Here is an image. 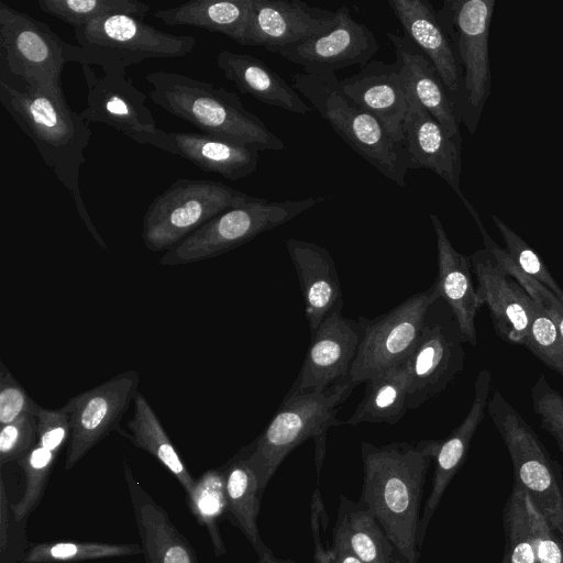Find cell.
<instances>
[{
  "mask_svg": "<svg viewBox=\"0 0 563 563\" xmlns=\"http://www.w3.org/2000/svg\"><path fill=\"white\" fill-rule=\"evenodd\" d=\"M501 563H509V558H508L507 553H505V556H504Z\"/></svg>",
  "mask_w": 563,
  "mask_h": 563,
  "instance_id": "obj_53",
  "label": "cell"
},
{
  "mask_svg": "<svg viewBox=\"0 0 563 563\" xmlns=\"http://www.w3.org/2000/svg\"><path fill=\"white\" fill-rule=\"evenodd\" d=\"M394 563H405V562L399 556H396Z\"/></svg>",
  "mask_w": 563,
  "mask_h": 563,
  "instance_id": "obj_54",
  "label": "cell"
},
{
  "mask_svg": "<svg viewBox=\"0 0 563 563\" xmlns=\"http://www.w3.org/2000/svg\"><path fill=\"white\" fill-rule=\"evenodd\" d=\"M339 24L329 33L266 51L299 65L305 74H331L347 66L364 67L379 49L375 34L357 22L346 5L336 10Z\"/></svg>",
  "mask_w": 563,
  "mask_h": 563,
  "instance_id": "obj_16",
  "label": "cell"
},
{
  "mask_svg": "<svg viewBox=\"0 0 563 563\" xmlns=\"http://www.w3.org/2000/svg\"><path fill=\"white\" fill-rule=\"evenodd\" d=\"M133 402V416L126 424L130 432L119 429L120 432L136 448L146 451L163 464L181 485L185 495H190L196 478L188 471L152 406L141 393Z\"/></svg>",
  "mask_w": 563,
  "mask_h": 563,
  "instance_id": "obj_33",
  "label": "cell"
},
{
  "mask_svg": "<svg viewBox=\"0 0 563 563\" xmlns=\"http://www.w3.org/2000/svg\"><path fill=\"white\" fill-rule=\"evenodd\" d=\"M333 540L350 548L364 563H394L395 548L363 503L340 497Z\"/></svg>",
  "mask_w": 563,
  "mask_h": 563,
  "instance_id": "obj_32",
  "label": "cell"
},
{
  "mask_svg": "<svg viewBox=\"0 0 563 563\" xmlns=\"http://www.w3.org/2000/svg\"><path fill=\"white\" fill-rule=\"evenodd\" d=\"M440 298L429 308L418 342L406 361L407 407L417 409L440 395L464 366L459 325Z\"/></svg>",
  "mask_w": 563,
  "mask_h": 563,
  "instance_id": "obj_13",
  "label": "cell"
},
{
  "mask_svg": "<svg viewBox=\"0 0 563 563\" xmlns=\"http://www.w3.org/2000/svg\"><path fill=\"white\" fill-rule=\"evenodd\" d=\"M286 249L296 268L311 333L342 308V291L330 252L316 243L289 238Z\"/></svg>",
  "mask_w": 563,
  "mask_h": 563,
  "instance_id": "obj_24",
  "label": "cell"
},
{
  "mask_svg": "<svg viewBox=\"0 0 563 563\" xmlns=\"http://www.w3.org/2000/svg\"><path fill=\"white\" fill-rule=\"evenodd\" d=\"M139 374L130 369L65 402L71 424L64 466L66 471L71 470L111 432L119 430L123 416L139 394Z\"/></svg>",
  "mask_w": 563,
  "mask_h": 563,
  "instance_id": "obj_14",
  "label": "cell"
},
{
  "mask_svg": "<svg viewBox=\"0 0 563 563\" xmlns=\"http://www.w3.org/2000/svg\"><path fill=\"white\" fill-rule=\"evenodd\" d=\"M323 200V197L284 201L257 198L228 209L166 251L158 263L174 266L217 257L290 221Z\"/></svg>",
  "mask_w": 563,
  "mask_h": 563,
  "instance_id": "obj_9",
  "label": "cell"
},
{
  "mask_svg": "<svg viewBox=\"0 0 563 563\" xmlns=\"http://www.w3.org/2000/svg\"><path fill=\"white\" fill-rule=\"evenodd\" d=\"M407 410V368L405 362L367 380L364 398L345 423L353 427L361 422L395 424Z\"/></svg>",
  "mask_w": 563,
  "mask_h": 563,
  "instance_id": "obj_34",
  "label": "cell"
},
{
  "mask_svg": "<svg viewBox=\"0 0 563 563\" xmlns=\"http://www.w3.org/2000/svg\"><path fill=\"white\" fill-rule=\"evenodd\" d=\"M223 468L227 498L225 519L245 536L261 556L271 551L264 544L257 526L263 493L256 474L247 462L245 448L231 457Z\"/></svg>",
  "mask_w": 563,
  "mask_h": 563,
  "instance_id": "obj_30",
  "label": "cell"
},
{
  "mask_svg": "<svg viewBox=\"0 0 563 563\" xmlns=\"http://www.w3.org/2000/svg\"><path fill=\"white\" fill-rule=\"evenodd\" d=\"M492 219L505 241L506 252L519 268L547 286L563 302V289L555 282L540 256L504 220L496 214H492Z\"/></svg>",
  "mask_w": 563,
  "mask_h": 563,
  "instance_id": "obj_41",
  "label": "cell"
},
{
  "mask_svg": "<svg viewBox=\"0 0 563 563\" xmlns=\"http://www.w3.org/2000/svg\"><path fill=\"white\" fill-rule=\"evenodd\" d=\"M37 443V420L26 413L13 422L1 426L0 466L19 461Z\"/></svg>",
  "mask_w": 563,
  "mask_h": 563,
  "instance_id": "obj_45",
  "label": "cell"
},
{
  "mask_svg": "<svg viewBox=\"0 0 563 563\" xmlns=\"http://www.w3.org/2000/svg\"><path fill=\"white\" fill-rule=\"evenodd\" d=\"M488 415L511 457L515 485L533 503L550 527L563 538V477L536 431L495 390L487 404Z\"/></svg>",
  "mask_w": 563,
  "mask_h": 563,
  "instance_id": "obj_7",
  "label": "cell"
},
{
  "mask_svg": "<svg viewBox=\"0 0 563 563\" xmlns=\"http://www.w3.org/2000/svg\"><path fill=\"white\" fill-rule=\"evenodd\" d=\"M145 79L153 87L150 98L155 104L201 133L257 151L285 148V143L233 91L174 71H153Z\"/></svg>",
  "mask_w": 563,
  "mask_h": 563,
  "instance_id": "obj_3",
  "label": "cell"
},
{
  "mask_svg": "<svg viewBox=\"0 0 563 563\" xmlns=\"http://www.w3.org/2000/svg\"><path fill=\"white\" fill-rule=\"evenodd\" d=\"M526 497L536 563H563V538L550 527L530 498Z\"/></svg>",
  "mask_w": 563,
  "mask_h": 563,
  "instance_id": "obj_47",
  "label": "cell"
},
{
  "mask_svg": "<svg viewBox=\"0 0 563 563\" xmlns=\"http://www.w3.org/2000/svg\"><path fill=\"white\" fill-rule=\"evenodd\" d=\"M311 514V526H312V534H313V562L314 563H335L333 553L331 549H324L320 538V523H321V515L323 514L322 504L319 499L318 494L314 496Z\"/></svg>",
  "mask_w": 563,
  "mask_h": 563,
  "instance_id": "obj_49",
  "label": "cell"
},
{
  "mask_svg": "<svg viewBox=\"0 0 563 563\" xmlns=\"http://www.w3.org/2000/svg\"><path fill=\"white\" fill-rule=\"evenodd\" d=\"M186 503L196 521L207 529L216 555H223L225 547L220 532V521L227 515L223 466L201 474Z\"/></svg>",
  "mask_w": 563,
  "mask_h": 563,
  "instance_id": "obj_35",
  "label": "cell"
},
{
  "mask_svg": "<svg viewBox=\"0 0 563 563\" xmlns=\"http://www.w3.org/2000/svg\"><path fill=\"white\" fill-rule=\"evenodd\" d=\"M257 198L221 181L179 178L150 203L143 243L152 252L169 251L214 217Z\"/></svg>",
  "mask_w": 563,
  "mask_h": 563,
  "instance_id": "obj_8",
  "label": "cell"
},
{
  "mask_svg": "<svg viewBox=\"0 0 563 563\" xmlns=\"http://www.w3.org/2000/svg\"><path fill=\"white\" fill-rule=\"evenodd\" d=\"M437 238L440 298L451 309L465 342L477 345L475 318L479 308L471 276V260L457 252L437 214H430Z\"/></svg>",
  "mask_w": 563,
  "mask_h": 563,
  "instance_id": "obj_26",
  "label": "cell"
},
{
  "mask_svg": "<svg viewBox=\"0 0 563 563\" xmlns=\"http://www.w3.org/2000/svg\"><path fill=\"white\" fill-rule=\"evenodd\" d=\"M57 453L37 443L18 461L25 477V488L19 501L12 503V508L19 520H27L40 505L53 472Z\"/></svg>",
  "mask_w": 563,
  "mask_h": 563,
  "instance_id": "obj_38",
  "label": "cell"
},
{
  "mask_svg": "<svg viewBox=\"0 0 563 563\" xmlns=\"http://www.w3.org/2000/svg\"><path fill=\"white\" fill-rule=\"evenodd\" d=\"M441 440L374 445L362 442L363 503L377 519L398 556L418 563L420 505L428 470Z\"/></svg>",
  "mask_w": 563,
  "mask_h": 563,
  "instance_id": "obj_1",
  "label": "cell"
},
{
  "mask_svg": "<svg viewBox=\"0 0 563 563\" xmlns=\"http://www.w3.org/2000/svg\"><path fill=\"white\" fill-rule=\"evenodd\" d=\"M37 420V444L57 454L70 439V416L65 406L57 409L41 407Z\"/></svg>",
  "mask_w": 563,
  "mask_h": 563,
  "instance_id": "obj_48",
  "label": "cell"
},
{
  "mask_svg": "<svg viewBox=\"0 0 563 563\" xmlns=\"http://www.w3.org/2000/svg\"><path fill=\"white\" fill-rule=\"evenodd\" d=\"M37 5L74 29L117 14L143 19L151 9L147 3L136 0H40Z\"/></svg>",
  "mask_w": 563,
  "mask_h": 563,
  "instance_id": "obj_37",
  "label": "cell"
},
{
  "mask_svg": "<svg viewBox=\"0 0 563 563\" xmlns=\"http://www.w3.org/2000/svg\"><path fill=\"white\" fill-rule=\"evenodd\" d=\"M338 24L336 11L300 0H252L243 46H285L324 35Z\"/></svg>",
  "mask_w": 563,
  "mask_h": 563,
  "instance_id": "obj_18",
  "label": "cell"
},
{
  "mask_svg": "<svg viewBox=\"0 0 563 563\" xmlns=\"http://www.w3.org/2000/svg\"><path fill=\"white\" fill-rule=\"evenodd\" d=\"M0 475V563H22L30 545L27 520H19L15 516L3 474Z\"/></svg>",
  "mask_w": 563,
  "mask_h": 563,
  "instance_id": "obj_43",
  "label": "cell"
},
{
  "mask_svg": "<svg viewBox=\"0 0 563 563\" xmlns=\"http://www.w3.org/2000/svg\"><path fill=\"white\" fill-rule=\"evenodd\" d=\"M346 97L372 113L394 142L404 146L408 102L400 65L371 60L360 71L340 80Z\"/></svg>",
  "mask_w": 563,
  "mask_h": 563,
  "instance_id": "obj_22",
  "label": "cell"
},
{
  "mask_svg": "<svg viewBox=\"0 0 563 563\" xmlns=\"http://www.w3.org/2000/svg\"><path fill=\"white\" fill-rule=\"evenodd\" d=\"M251 7L252 0H191L153 15L169 26L203 29L244 45Z\"/></svg>",
  "mask_w": 563,
  "mask_h": 563,
  "instance_id": "obj_31",
  "label": "cell"
},
{
  "mask_svg": "<svg viewBox=\"0 0 563 563\" xmlns=\"http://www.w3.org/2000/svg\"><path fill=\"white\" fill-rule=\"evenodd\" d=\"M496 0H445L437 10L460 76L453 108L460 123L475 134L492 92L489 32Z\"/></svg>",
  "mask_w": 563,
  "mask_h": 563,
  "instance_id": "obj_6",
  "label": "cell"
},
{
  "mask_svg": "<svg viewBox=\"0 0 563 563\" xmlns=\"http://www.w3.org/2000/svg\"><path fill=\"white\" fill-rule=\"evenodd\" d=\"M142 553L139 543L99 541L30 542L22 563H79L92 560L134 556Z\"/></svg>",
  "mask_w": 563,
  "mask_h": 563,
  "instance_id": "obj_36",
  "label": "cell"
},
{
  "mask_svg": "<svg viewBox=\"0 0 563 563\" xmlns=\"http://www.w3.org/2000/svg\"><path fill=\"white\" fill-rule=\"evenodd\" d=\"M354 386L344 380L323 391L290 389L261 435L244 446L262 493L284 459L307 439L313 438L323 454L327 430L345 424L336 413Z\"/></svg>",
  "mask_w": 563,
  "mask_h": 563,
  "instance_id": "obj_4",
  "label": "cell"
},
{
  "mask_svg": "<svg viewBox=\"0 0 563 563\" xmlns=\"http://www.w3.org/2000/svg\"><path fill=\"white\" fill-rule=\"evenodd\" d=\"M292 88L309 100L354 152L397 186H406V148L393 141L377 118L344 95L334 73L296 74Z\"/></svg>",
  "mask_w": 563,
  "mask_h": 563,
  "instance_id": "obj_5",
  "label": "cell"
},
{
  "mask_svg": "<svg viewBox=\"0 0 563 563\" xmlns=\"http://www.w3.org/2000/svg\"><path fill=\"white\" fill-rule=\"evenodd\" d=\"M547 311L556 325L561 338L563 339V303Z\"/></svg>",
  "mask_w": 563,
  "mask_h": 563,
  "instance_id": "obj_51",
  "label": "cell"
},
{
  "mask_svg": "<svg viewBox=\"0 0 563 563\" xmlns=\"http://www.w3.org/2000/svg\"><path fill=\"white\" fill-rule=\"evenodd\" d=\"M408 112L404 122V147L409 169L426 168L441 177L462 200L472 203L461 190L462 143L451 139L438 121L406 89Z\"/></svg>",
  "mask_w": 563,
  "mask_h": 563,
  "instance_id": "obj_20",
  "label": "cell"
},
{
  "mask_svg": "<svg viewBox=\"0 0 563 563\" xmlns=\"http://www.w3.org/2000/svg\"><path fill=\"white\" fill-rule=\"evenodd\" d=\"M439 298L440 291L434 283L387 313L373 320L360 318L362 338L349 380L357 385L405 363L418 342L430 306Z\"/></svg>",
  "mask_w": 563,
  "mask_h": 563,
  "instance_id": "obj_11",
  "label": "cell"
},
{
  "mask_svg": "<svg viewBox=\"0 0 563 563\" xmlns=\"http://www.w3.org/2000/svg\"><path fill=\"white\" fill-rule=\"evenodd\" d=\"M0 102L71 194L86 229L107 251L108 246L89 216L79 187L80 167L86 162L84 151L89 144L91 130L80 113L69 107L62 86L31 85L21 91L1 80Z\"/></svg>",
  "mask_w": 563,
  "mask_h": 563,
  "instance_id": "obj_2",
  "label": "cell"
},
{
  "mask_svg": "<svg viewBox=\"0 0 563 563\" xmlns=\"http://www.w3.org/2000/svg\"><path fill=\"white\" fill-rule=\"evenodd\" d=\"M492 374L482 369L475 380L472 406L463 422L451 434L441 440L434 457L435 468L431 493L427 499L418 529V545L421 548L428 525L451 479L463 464L471 440L484 418L490 393Z\"/></svg>",
  "mask_w": 563,
  "mask_h": 563,
  "instance_id": "obj_25",
  "label": "cell"
},
{
  "mask_svg": "<svg viewBox=\"0 0 563 563\" xmlns=\"http://www.w3.org/2000/svg\"><path fill=\"white\" fill-rule=\"evenodd\" d=\"M331 551L335 563H364L350 548L338 540H333Z\"/></svg>",
  "mask_w": 563,
  "mask_h": 563,
  "instance_id": "obj_50",
  "label": "cell"
},
{
  "mask_svg": "<svg viewBox=\"0 0 563 563\" xmlns=\"http://www.w3.org/2000/svg\"><path fill=\"white\" fill-rule=\"evenodd\" d=\"M471 216L479 229L485 249L492 253L500 268L516 283H518L532 300L541 305L547 310L563 303L547 286L530 277L519 268L506 250L501 249L488 234L477 211Z\"/></svg>",
  "mask_w": 563,
  "mask_h": 563,
  "instance_id": "obj_42",
  "label": "cell"
},
{
  "mask_svg": "<svg viewBox=\"0 0 563 563\" xmlns=\"http://www.w3.org/2000/svg\"><path fill=\"white\" fill-rule=\"evenodd\" d=\"M75 62L81 64L87 85V107L79 113L88 124L102 123L128 137L158 130L146 96L125 77L122 62L79 45Z\"/></svg>",
  "mask_w": 563,
  "mask_h": 563,
  "instance_id": "obj_10",
  "label": "cell"
},
{
  "mask_svg": "<svg viewBox=\"0 0 563 563\" xmlns=\"http://www.w3.org/2000/svg\"><path fill=\"white\" fill-rule=\"evenodd\" d=\"M36 404L14 378L4 363L0 362V426L15 421L26 413L36 415Z\"/></svg>",
  "mask_w": 563,
  "mask_h": 563,
  "instance_id": "obj_46",
  "label": "cell"
},
{
  "mask_svg": "<svg viewBox=\"0 0 563 563\" xmlns=\"http://www.w3.org/2000/svg\"><path fill=\"white\" fill-rule=\"evenodd\" d=\"M0 46L9 70L27 86L60 87L77 45L60 38L46 23L0 1Z\"/></svg>",
  "mask_w": 563,
  "mask_h": 563,
  "instance_id": "obj_12",
  "label": "cell"
},
{
  "mask_svg": "<svg viewBox=\"0 0 563 563\" xmlns=\"http://www.w3.org/2000/svg\"><path fill=\"white\" fill-rule=\"evenodd\" d=\"M530 325L525 346L563 377V339L541 305L530 298Z\"/></svg>",
  "mask_w": 563,
  "mask_h": 563,
  "instance_id": "obj_39",
  "label": "cell"
},
{
  "mask_svg": "<svg viewBox=\"0 0 563 563\" xmlns=\"http://www.w3.org/2000/svg\"><path fill=\"white\" fill-rule=\"evenodd\" d=\"M123 475L145 563H200L192 544L174 525L167 510L135 478L126 462Z\"/></svg>",
  "mask_w": 563,
  "mask_h": 563,
  "instance_id": "obj_23",
  "label": "cell"
},
{
  "mask_svg": "<svg viewBox=\"0 0 563 563\" xmlns=\"http://www.w3.org/2000/svg\"><path fill=\"white\" fill-rule=\"evenodd\" d=\"M223 76L241 93L296 114H307L311 108L287 81L262 59L246 54L221 49L216 57Z\"/></svg>",
  "mask_w": 563,
  "mask_h": 563,
  "instance_id": "obj_29",
  "label": "cell"
},
{
  "mask_svg": "<svg viewBox=\"0 0 563 563\" xmlns=\"http://www.w3.org/2000/svg\"><path fill=\"white\" fill-rule=\"evenodd\" d=\"M256 563H296L290 560L277 559L273 555L272 551H268L260 556Z\"/></svg>",
  "mask_w": 563,
  "mask_h": 563,
  "instance_id": "obj_52",
  "label": "cell"
},
{
  "mask_svg": "<svg viewBox=\"0 0 563 563\" xmlns=\"http://www.w3.org/2000/svg\"><path fill=\"white\" fill-rule=\"evenodd\" d=\"M361 338V319L344 318L341 310L329 314L311 333V343L292 389L323 391L349 380Z\"/></svg>",
  "mask_w": 563,
  "mask_h": 563,
  "instance_id": "obj_17",
  "label": "cell"
},
{
  "mask_svg": "<svg viewBox=\"0 0 563 563\" xmlns=\"http://www.w3.org/2000/svg\"><path fill=\"white\" fill-rule=\"evenodd\" d=\"M531 399L533 411L541 420L540 427L554 438L563 453V397L540 374L531 388Z\"/></svg>",
  "mask_w": 563,
  "mask_h": 563,
  "instance_id": "obj_44",
  "label": "cell"
},
{
  "mask_svg": "<svg viewBox=\"0 0 563 563\" xmlns=\"http://www.w3.org/2000/svg\"><path fill=\"white\" fill-rule=\"evenodd\" d=\"M509 563H536L526 494L514 485L504 511Z\"/></svg>",
  "mask_w": 563,
  "mask_h": 563,
  "instance_id": "obj_40",
  "label": "cell"
},
{
  "mask_svg": "<svg viewBox=\"0 0 563 563\" xmlns=\"http://www.w3.org/2000/svg\"><path fill=\"white\" fill-rule=\"evenodd\" d=\"M477 279L476 298L486 305L497 335L525 346L530 325V296L500 268L487 249L470 255Z\"/></svg>",
  "mask_w": 563,
  "mask_h": 563,
  "instance_id": "obj_21",
  "label": "cell"
},
{
  "mask_svg": "<svg viewBox=\"0 0 563 563\" xmlns=\"http://www.w3.org/2000/svg\"><path fill=\"white\" fill-rule=\"evenodd\" d=\"M395 48L405 87L438 121L446 134L462 143L460 122L435 67L407 36L387 32Z\"/></svg>",
  "mask_w": 563,
  "mask_h": 563,
  "instance_id": "obj_28",
  "label": "cell"
},
{
  "mask_svg": "<svg viewBox=\"0 0 563 563\" xmlns=\"http://www.w3.org/2000/svg\"><path fill=\"white\" fill-rule=\"evenodd\" d=\"M142 145H151L185 158L208 173H216L230 180L250 176L258 165V151L197 132L140 133L130 137Z\"/></svg>",
  "mask_w": 563,
  "mask_h": 563,
  "instance_id": "obj_19",
  "label": "cell"
},
{
  "mask_svg": "<svg viewBox=\"0 0 563 563\" xmlns=\"http://www.w3.org/2000/svg\"><path fill=\"white\" fill-rule=\"evenodd\" d=\"M388 4L406 36L435 67L453 104L460 88V76L451 42L438 20L437 10L428 0H389Z\"/></svg>",
  "mask_w": 563,
  "mask_h": 563,
  "instance_id": "obj_27",
  "label": "cell"
},
{
  "mask_svg": "<svg viewBox=\"0 0 563 563\" xmlns=\"http://www.w3.org/2000/svg\"><path fill=\"white\" fill-rule=\"evenodd\" d=\"M74 33L79 46L92 47L126 67L146 58L183 57L197 44L191 35L166 33L125 14L95 20L74 29Z\"/></svg>",
  "mask_w": 563,
  "mask_h": 563,
  "instance_id": "obj_15",
  "label": "cell"
}]
</instances>
